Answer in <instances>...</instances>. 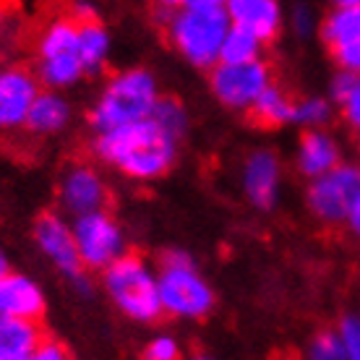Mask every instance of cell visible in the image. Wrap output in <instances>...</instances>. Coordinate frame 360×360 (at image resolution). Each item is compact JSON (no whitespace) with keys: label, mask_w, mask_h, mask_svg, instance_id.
Returning a JSON list of instances; mask_svg holds the SVG:
<instances>
[{"label":"cell","mask_w":360,"mask_h":360,"mask_svg":"<svg viewBox=\"0 0 360 360\" xmlns=\"http://www.w3.org/2000/svg\"><path fill=\"white\" fill-rule=\"evenodd\" d=\"M68 123H71V105H68V99L63 94H58L55 89H50L37 94L24 128H29L34 136H53L60 134Z\"/></svg>","instance_id":"cell-18"},{"label":"cell","mask_w":360,"mask_h":360,"mask_svg":"<svg viewBox=\"0 0 360 360\" xmlns=\"http://www.w3.org/2000/svg\"><path fill=\"white\" fill-rule=\"evenodd\" d=\"M319 37L340 71L360 73V6H332L321 16Z\"/></svg>","instance_id":"cell-11"},{"label":"cell","mask_w":360,"mask_h":360,"mask_svg":"<svg viewBox=\"0 0 360 360\" xmlns=\"http://www.w3.org/2000/svg\"><path fill=\"white\" fill-rule=\"evenodd\" d=\"M3 21H6V3L0 0V27H3Z\"/></svg>","instance_id":"cell-37"},{"label":"cell","mask_w":360,"mask_h":360,"mask_svg":"<svg viewBox=\"0 0 360 360\" xmlns=\"http://www.w3.org/2000/svg\"><path fill=\"white\" fill-rule=\"evenodd\" d=\"M340 112H342V120L347 123L352 134L360 136V73L355 76V82H352V89L345 94V99L337 105Z\"/></svg>","instance_id":"cell-29"},{"label":"cell","mask_w":360,"mask_h":360,"mask_svg":"<svg viewBox=\"0 0 360 360\" xmlns=\"http://www.w3.org/2000/svg\"><path fill=\"white\" fill-rule=\"evenodd\" d=\"M240 186L251 207L262 212L274 207L282 188V165L277 154L271 149H256L253 154H248L240 170Z\"/></svg>","instance_id":"cell-14"},{"label":"cell","mask_w":360,"mask_h":360,"mask_svg":"<svg viewBox=\"0 0 360 360\" xmlns=\"http://www.w3.org/2000/svg\"><path fill=\"white\" fill-rule=\"evenodd\" d=\"M292 105L295 99L290 97L288 91L277 86V84H269L266 89L259 94V99L251 105L248 115L256 126L262 128H277L285 126V123H292Z\"/></svg>","instance_id":"cell-20"},{"label":"cell","mask_w":360,"mask_h":360,"mask_svg":"<svg viewBox=\"0 0 360 360\" xmlns=\"http://www.w3.org/2000/svg\"><path fill=\"white\" fill-rule=\"evenodd\" d=\"M332 120V99L311 94V97H300L292 105V123L300 126L303 131H316L324 128Z\"/></svg>","instance_id":"cell-23"},{"label":"cell","mask_w":360,"mask_h":360,"mask_svg":"<svg viewBox=\"0 0 360 360\" xmlns=\"http://www.w3.org/2000/svg\"><path fill=\"white\" fill-rule=\"evenodd\" d=\"M29 360H68V352L55 340H42V345L29 355Z\"/></svg>","instance_id":"cell-30"},{"label":"cell","mask_w":360,"mask_h":360,"mask_svg":"<svg viewBox=\"0 0 360 360\" xmlns=\"http://www.w3.org/2000/svg\"><path fill=\"white\" fill-rule=\"evenodd\" d=\"M319 24H321V18L316 16L314 6L306 3V0H297L295 6L290 8V29H292V34L300 37V39H306V37H311L314 32H319Z\"/></svg>","instance_id":"cell-26"},{"label":"cell","mask_w":360,"mask_h":360,"mask_svg":"<svg viewBox=\"0 0 360 360\" xmlns=\"http://www.w3.org/2000/svg\"><path fill=\"white\" fill-rule=\"evenodd\" d=\"M152 3L160 11H165V16H167V13H172V11H178V8H183V6H186V0H152Z\"/></svg>","instance_id":"cell-33"},{"label":"cell","mask_w":360,"mask_h":360,"mask_svg":"<svg viewBox=\"0 0 360 360\" xmlns=\"http://www.w3.org/2000/svg\"><path fill=\"white\" fill-rule=\"evenodd\" d=\"M178 144L180 141L175 136L167 134L152 117H146L131 126L97 134L94 154L128 178L154 180L162 178L175 165Z\"/></svg>","instance_id":"cell-1"},{"label":"cell","mask_w":360,"mask_h":360,"mask_svg":"<svg viewBox=\"0 0 360 360\" xmlns=\"http://www.w3.org/2000/svg\"><path fill=\"white\" fill-rule=\"evenodd\" d=\"M42 329L37 321L0 316V360L29 358L42 345Z\"/></svg>","instance_id":"cell-19"},{"label":"cell","mask_w":360,"mask_h":360,"mask_svg":"<svg viewBox=\"0 0 360 360\" xmlns=\"http://www.w3.org/2000/svg\"><path fill=\"white\" fill-rule=\"evenodd\" d=\"M86 76L79 50V21L71 16L50 18L37 37V79L47 89H68Z\"/></svg>","instance_id":"cell-6"},{"label":"cell","mask_w":360,"mask_h":360,"mask_svg":"<svg viewBox=\"0 0 360 360\" xmlns=\"http://www.w3.org/2000/svg\"><path fill=\"white\" fill-rule=\"evenodd\" d=\"M193 360H217V358H212V355H196Z\"/></svg>","instance_id":"cell-38"},{"label":"cell","mask_w":360,"mask_h":360,"mask_svg":"<svg viewBox=\"0 0 360 360\" xmlns=\"http://www.w3.org/2000/svg\"><path fill=\"white\" fill-rule=\"evenodd\" d=\"M79 50H82V60L86 73H97L108 65L112 39H110V32L105 29V24L99 18L79 21Z\"/></svg>","instance_id":"cell-21"},{"label":"cell","mask_w":360,"mask_h":360,"mask_svg":"<svg viewBox=\"0 0 360 360\" xmlns=\"http://www.w3.org/2000/svg\"><path fill=\"white\" fill-rule=\"evenodd\" d=\"M141 358L144 360H180V345L170 334H157V337H152V340L146 342Z\"/></svg>","instance_id":"cell-27"},{"label":"cell","mask_w":360,"mask_h":360,"mask_svg":"<svg viewBox=\"0 0 360 360\" xmlns=\"http://www.w3.org/2000/svg\"><path fill=\"white\" fill-rule=\"evenodd\" d=\"M45 314V292L27 274L8 271L0 279V316L39 321Z\"/></svg>","instance_id":"cell-16"},{"label":"cell","mask_w":360,"mask_h":360,"mask_svg":"<svg viewBox=\"0 0 360 360\" xmlns=\"http://www.w3.org/2000/svg\"><path fill=\"white\" fill-rule=\"evenodd\" d=\"M306 360H347L340 332L337 329H321V332H316L306 347Z\"/></svg>","instance_id":"cell-25"},{"label":"cell","mask_w":360,"mask_h":360,"mask_svg":"<svg viewBox=\"0 0 360 360\" xmlns=\"http://www.w3.org/2000/svg\"><path fill=\"white\" fill-rule=\"evenodd\" d=\"M332 6H360V0H329Z\"/></svg>","instance_id":"cell-36"},{"label":"cell","mask_w":360,"mask_h":360,"mask_svg":"<svg viewBox=\"0 0 360 360\" xmlns=\"http://www.w3.org/2000/svg\"><path fill=\"white\" fill-rule=\"evenodd\" d=\"M157 99H160V86L154 73L146 68H128L115 73L105 84L89 112V123L94 134L131 126L152 115Z\"/></svg>","instance_id":"cell-3"},{"label":"cell","mask_w":360,"mask_h":360,"mask_svg":"<svg viewBox=\"0 0 360 360\" xmlns=\"http://www.w3.org/2000/svg\"><path fill=\"white\" fill-rule=\"evenodd\" d=\"M227 16L233 21V27L251 32L264 45L277 39L279 32L285 29L282 0H230Z\"/></svg>","instance_id":"cell-15"},{"label":"cell","mask_w":360,"mask_h":360,"mask_svg":"<svg viewBox=\"0 0 360 360\" xmlns=\"http://www.w3.org/2000/svg\"><path fill=\"white\" fill-rule=\"evenodd\" d=\"M233 27L227 8L183 6L165 16V34L175 53L196 68H214Z\"/></svg>","instance_id":"cell-2"},{"label":"cell","mask_w":360,"mask_h":360,"mask_svg":"<svg viewBox=\"0 0 360 360\" xmlns=\"http://www.w3.org/2000/svg\"><path fill=\"white\" fill-rule=\"evenodd\" d=\"M71 227L79 256H82L86 269L105 271L128 253L126 233L108 209L91 212V214L84 217H73Z\"/></svg>","instance_id":"cell-8"},{"label":"cell","mask_w":360,"mask_h":360,"mask_svg":"<svg viewBox=\"0 0 360 360\" xmlns=\"http://www.w3.org/2000/svg\"><path fill=\"white\" fill-rule=\"evenodd\" d=\"M105 292L112 300V306L131 321H154L160 319L162 300H160V282L157 271L141 259L126 253L112 266L105 269Z\"/></svg>","instance_id":"cell-5"},{"label":"cell","mask_w":360,"mask_h":360,"mask_svg":"<svg viewBox=\"0 0 360 360\" xmlns=\"http://www.w3.org/2000/svg\"><path fill=\"white\" fill-rule=\"evenodd\" d=\"M360 198V165L340 162L308 183L306 207L316 222L326 227H342Z\"/></svg>","instance_id":"cell-7"},{"label":"cell","mask_w":360,"mask_h":360,"mask_svg":"<svg viewBox=\"0 0 360 360\" xmlns=\"http://www.w3.org/2000/svg\"><path fill=\"white\" fill-rule=\"evenodd\" d=\"M345 227H347V233L352 235V240L360 243V198H358V204H355V209L350 212V217H347Z\"/></svg>","instance_id":"cell-32"},{"label":"cell","mask_w":360,"mask_h":360,"mask_svg":"<svg viewBox=\"0 0 360 360\" xmlns=\"http://www.w3.org/2000/svg\"><path fill=\"white\" fill-rule=\"evenodd\" d=\"M11 360H29V358H11Z\"/></svg>","instance_id":"cell-39"},{"label":"cell","mask_w":360,"mask_h":360,"mask_svg":"<svg viewBox=\"0 0 360 360\" xmlns=\"http://www.w3.org/2000/svg\"><path fill=\"white\" fill-rule=\"evenodd\" d=\"M71 18L76 21H91V18H99L97 16V8H94V3L91 0H73L71 3Z\"/></svg>","instance_id":"cell-31"},{"label":"cell","mask_w":360,"mask_h":360,"mask_svg":"<svg viewBox=\"0 0 360 360\" xmlns=\"http://www.w3.org/2000/svg\"><path fill=\"white\" fill-rule=\"evenodd\" d=\"M39 94L37 73L21 65L0 71V131H13L27 123V115Z\"/></svg>","instance_id":"cell-13"},{"label":"cell","mask_w":360,"mask_h":360,"mask_svg":"<svg viewBox=\"0 0 360 360\" xmlns=\"http://www.w3.org/2000/svg\"><path fill=\"white\" fill-rule=\"evenodd\" d=\"M230 0H186V6H212V8H227Z\"/></svg>","instance_id":"cell-34"},{"label":"cell","mask_w":360,"mask_h":360,"mask_svg":"<svg viewBox=\"0 0 360 360\" xmlns=\"http://www.w3.org/2000/svg\"><path fill=\"white\" fill-rule=\"evenodd\" d=\"M162 311L172 319H204L214 308V290L186 251H165L157 269Z\"/></svg>","instance_id":"cell-4"},{"label":"cell","mask_w":360,"mask_h":360,"mask_svg":"<svg viewBox=\"0 0 360 360\" xmlns=\"http://www.w3.org/2000/svg\"><path fill=\"white\" fill-rule=\"evenodd\" d=\"M60 209L71 217H84L91 212H102L110 204V188L97 167L86 162H76L65 167L58 183Z\"/></svg>","instance_id":"cell-12"},{"label":"cell","mask_w":360,"mask_h":360,"mask_svg":"<svg viewBox=\"0 0 360 360\" xmlns=\"http://www.w3.org/2000/svg\"><path fill=\"white\" fill-rule=\"evenodd\" d=\"M264 42L251 32L238 27H230L225 37V45L219 53V63H251V60H262Z\"/></svg>","instance_id":"cell-22"},{"label":"cell","mask_w":360,"mask_h":360,"mask_svg":"<svg viewBox=\"0 0 360 360\" xmlns=\"http://www.w3.org/2000/svg\"><path fill=\"white\" fill-rule=\"evenodd\" d=\"M337 332H340V337H342L347 360H360V316L347 314L342 321H340Z\"/></svg>","instance_id":"cell-28"},{"label":"cell","mask_w":360,"mask_h":360,"mask_svg":"<svg viewBox=\"0 0 360 360\" xmlns=\"http://www.w3.org/2000/svg\"><path fill=\"white\" fill-rule=\"evenodd\" d=\"M34 243L60 274H65L79 288H86V282H84L86 279L84 277L86 266H84L79 248H76L71 222H65L63 217L53 214V212L42 214L34 222Z\"/></svg>","instance_id":"cell-10"},{"label":"cell","mask_w":360,"mask_h":360,"mask_svg":"<svg viewBox=\"0 0 360 360\" xmlns=\"http://www.w3.org/2000/svg\"><path fill=\"white\" fill-rule=\"evenodd\" d=\"M149 117H152L154 123H160L170 136H175L178 141L186 136V131H188V112H186V108H183V102L175 97L157 99V105H154L152 115Z\"/></svg>","instance_id":"cell-24"},{"label":"cell","mask_w":360,"mask_h":360,"mask_svg":"<svg viewBox=\"0 0 360 360\" xmlns=\"http://www.w3.org/2000/svg\"><path fill=\"white\" fill-rule=\"evenodd\" d=\"M8 271H11L8 256H6V253H3V248H0V279L6 277V274H8Z\"/></svg>","instance_id":"cell-35"},{"label":"cell","mask_w":360,"mask_h":360,"mask_svg":"<svg viewBox=\"0 0 360 360\" xmlns=\"http://www.w3.org/2000/svg\"><path fill=\"white\" fill-rule=\"evenodd\" d=\"M209 86L219 105L230 110H251L266 86L271 84V68L264 60L251 63H217L209 68Z\"/></svg>","instance_id":"cell-9"},{"label":"cell","mask_w":360,"mask_h":360,"mask_svg":"<svg viewBox=\"0 0 360 360\" xmlns=\"http://www.w3.org/2000/svg\"><path fill=\"white\" fill-rule=\"evenodd\" d=\"M342 162V146L329 131L316 128L300 136L295 149V167L303 178L314 180Z\"/></svg>","instance_id":"cell-17"}]
</instances>
